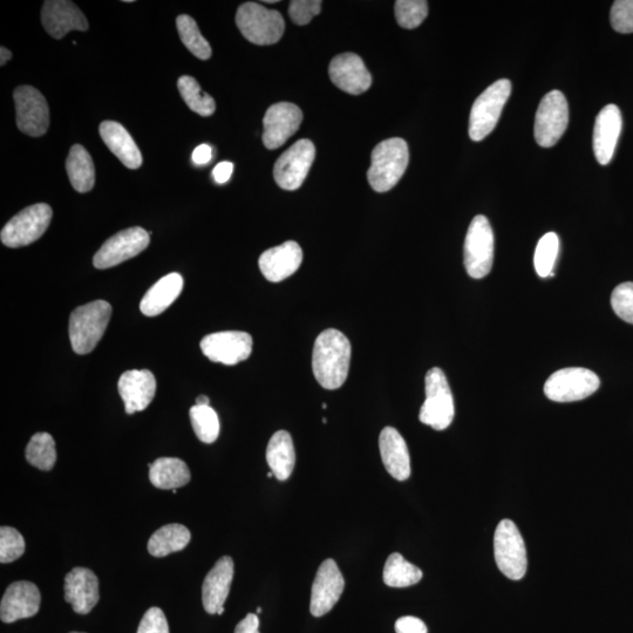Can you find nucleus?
<instances>
[{"instance_id":"1","label":"nucleus","mask_w":633,"mask_h":633,"mask_svg":"<svg viewBox=\"0 0 633 633\" xmlns=\"http://www.w3.org/2000/svg\"><path fill=\"white\" fill-rule=\"evenodd\" d=\"M352 347L344 333L325 330L313 346L312 371L325 390H338L349 376Z\"/></svg>"},{"instance_id":"2","label":"nucleus","mask_w":633,"mask_h":633,"mask_svg":"<svg viewBox=\"0 0 633 633\" xmlns=\"http://www.w3.org/2000/svg\"><path fill=\"white\" fill-rule=\"evenodd\" d=\"M410 152L404 139L392 138L380 142L371 154V167L367 172L370 186L377 193L389 192L403 178Z\"/></svg>"},{"instance_id":"3","label":"nucleus","mask_w":633,"mask_h":633,"mask_svg":"<svg viewBox=\"0 0 633 633\" xmlns=\"http://www.w3.org/2000/svg\"><path fill=\"white\" fill-rule=\"evenodd\" d=\"M112 316V306L106 301H95L79 306L70 317V340L77 355H88L104 336Z\"/></svg>"},{"instance_id":"4","label":"nucleus","mask_w":633,"mask_h":633,"mask_svg":"<svg viewBox=\"0 0 633 633\" xmlns=\"http://www.w3.org/2000/svg\"><path fill=\"white\" fill-rule=\"evenodd\" d=\"M236 25L245 39L260 46L278 43L285 31L281 13L253 2L244 3L238 8Z\"/></svg>"},{"instance_id":"5","label":"nucleus","mask_w":633,"mask_h":633,"mask_svg":"<svg viewBox=\"0 0 633 633\" xmlns=\"http://www.w3.org/2000/svg\"><path fill=\"white\" fill-rule=\"evenodd\" d=\"M426 400L421 406L419 419L422 424L435 431H444L451 426L454 415V398L444 371L434 367L425 378Z\"/></svg>"},{"instance_id":"6","label":"nucleus","mask_w":633,"mask_h":633,"mask_svg":"<svg viewBox=\"0 0 633 633\" xmlns=\"http://www.w3.org/2000/svg\"><path fill=\"white\" fill-rule=\"evenodd\" d=\"M510 93L512 83L507 79H501L489 86L475 100L469 118V136L473 141H482L494 131Z\"/></svg>"},{"instance_id":"7","label":"nucleus","mask_w":633,"mask_h":633,"mask_svg":"<svg viewBox=\"0 0 633 633\" xmlns=\"http://www.w3.org/2000/svg\"><path fill=\"white\" fill-rule=\"evenodd\" d=\"M494 556L503 575L520 581L527 573V549L519 528L512 520H502L494 535Z\"/></svg>"},{"instance_id":"8","label":"nucleus","mask_w":633,"mask_h":633,"mask_svg":"<svg viewBox=\"0 0 633 633\" xmlns=\"http://www.w3.org/2000/svg\"><path fill=\"white\" fill-rule=\"evenodd\" d=\"M494 233L486 216H475L469 226L464 250L467 274L474 279L486 277L493 268Z\"/></svg>"},{"instance_id":"9","label":"nucleus","mask_w":633,"mask_h":633,"mask_svg":"<svg viewBox=\"0 0 633 633\" xmlns=\"http://www.w3.org/2000/svg\"><path fill=\"white\" fill-rule=\"evenodd\" d=\"M597 374L583 367H569L551 374L544 394L556 403H574L592 396L600 389Z\"/></svg>"},{"instance_id":"10","label":"nucleus","mask_w":633,"mask_h":633,"mask_svg":"<svg viewBox=\"0 0 633 633\" xmlns=\"http://www.w3.org/2000/svg\"><path fill=\"white\" fill-rule=\"evenodd\" d=\"M52 217L49 204L38 203L25 208L3 228L2 243L9 248H20L38 241L50 227Z\"/></svg>"},{"instance_id":"11","label":"nucleus","mask_w":633,"mask_h":633,"mask_svg":"<svg viewBox=\"0 0 633 633\" xmlns=\"http://www.w3.org/2000/svg\"><path fill=\"white\" fill-rule=\"evenodd\" d=\"M569 124V106L560 91H551L537 108L535 119V140L544 148H550L562 138Z\"/></svg>"},{"instance_id":"12","label":"nucleus","mask_w":633,"mask_h":633,"mask_svg":"<svg viewBox=\"0 0 633 633\" xmlns=\"http://www.w3.org/2000/svg\"><path fill=\"white\" fill-rule=\"evenodd\" d=\"M315 159V145L308 139L297 141L276 161L274 178L277 185L289 192L301 188Z\"/></svg>"},{"instance_id":"13","label":"nucleus","mask_w":633,"mask_h":633,"mask_svg":"<svg viewBox=\"0 0 633 633\" xmlns=\"http://www.w3.org/2000/svg\"><path fill=\"white\" fill-rule=\"evenodd\" d=\"M140 227L120 231L102 244L93 258V265L100 270L110 269L138 256L146 250L151 237Z\"/></svg>"},{"instance_id":"14","label":"nucleus","mask_w":633,"mask_h":633,"mask_svg":"<svg viewBox=\"0 0 633 633\" xmlns=\"http://www.w3.org/2000/svg\"><path fill=\"white\" fill-rule=\"evenodd\" d=\"M13 99L19 131L33 138L43 136L50 127V108L44 95L32 86H19Z\"/></svg>"},{"instance_id":"15","label":"nucleus","mask_w":633,"mask_h":633,"mask_svg":"<svg viewBox=\"0 0 633 633\" xmlns=\"http://www.w3.org/2000/svg\"><path fill=\"white\" fill-rule=\"evenodd\" d=\"M201 350L211 362L233 366L247 360L253 352V338L247 332L211 333L201 340Z\"/></svg>"},{"instance_id":"16","label":"nucleus","mask_w":633,"mask_h":633,"mask_svg":"<svg viewBox=\"0 0 633 633\" xmlns=\"http://www.w3.org/2000/svg\"><path fill=\"white\" fill-rule=\"evenodd\" d=\"M303 121L301 108L290 102H278L268 108L263 119V144L274 151L294 136Z\"/></svg>"},{"instance_id":"17","label":"nucleus","mask_w":633,"mask_h":633,"mask_svg":"<svg viewBox=\"0 0 633 633\" xmlns=\"http://www.w3.org/2000/svg\"><path fill=\"white\" fill-rule=\"evenodd\" d=\"M345 580L337 563L326 560L317 571L312 585L310 611L312 616L322 617L330 612L343 595Z\"/></svg>"},{"instance_id":"18","label":"nucleus","mask_w":633,"mask_h":633,"mask_svg":"<svg viewBox=\"0 0 633 633\" xmlns=\"http://www.w3.org/2000/svg\"><path fill=\"white\" fill-rule=\"evenodd\" d=\"M330 79L339 90L352 95L365 93L372 85V76L362 58L355 53H343L332 59Z\"/></svg>"},{"instance_id":"19","label":"nucleus","mask_w":633,"mask_h":633,"mask_svg":"<svg viewBox=\"0 0 633 633\" xmlns=\"http://www.w3.org/2000/svg\"><path fill=\"white\" fill-rule=\"evenodd\" d=\"M42 603V595L36 584L29 581L12 583L6 589L0 603V618L4 623L36 616Z\"/></svg>"},{"instance_id":"20","label":"nucleus","mask_w":633,"mask_h":633,"mask_svg":"<svg viewBox=\"0 0 633 633\" xmlns=\"http://www.w3.org/2000/svg\"><path fill=\"white\" fill-rule=\"evenodd\" d=\"M44 29L54 39H61L71 31H87L88 22L78 6L68 0H47L42 10Z\"/></svg>"},{"instance_id":"21","label":"nucleus","mask_w":633,"mask_h":633,"mask_svg":"<svg viewBox=\"0 0 633 633\" xmlns=\"http://www.w3.org/2000/svg\"><path fill=\"white\" fill-rule=\"evenodd\" d=\"M65 601L79 615H88L99 603V580L92 570L74 568L65 577Z\"/></svg>"},{"instance_id":"22","label":"nucleus","mask_w":633,"mask_h":633,"mask_svg":"<svg viewBox=\"0 0 633 633\" xmlns=\"http://www.w3.org/2000/svg\"><path fill=\"white\" fill-rule=\"evenodd\" d=\"M303 262L301 245L288 241L278 247L271 248L258 260L261 272L269 282L278 283L294 275Z\"/></svg>"},{"instance_id":"23","label":"nucleus","mask_w":633,"mask_h":633,"mask_svg":"<svg viewBox=\"0 0 633 633\" xmlns=\"http://www.w3.org/2000/svg\"><path fill=\"white\" fill-rule=\"evenodd\" d=\"M118 389L127 414L145 411L156 393V379L148 370H131L122 373Z\"/></svg>"},{"instance_id":"24","label":"nucleus","mask_w":633,"mask_h":633,"mask_svg":"<svg viewBox=\"0 0 633 633\" xmlns=\"http://www.w3.org/2000/svg\"><path fill=\"white\" fill-rule=\"evenodd\" d=\"M622 114L616 105H608L597 115L594 128V153L598 163L607 166L622 132Z\"/></svg>"},{"instance_id":"25","label":"nucleus","mask_w":633,"mask_h":633,"mask_svg":"<svg viewBox=\"0 0 633 633\" xmlns=\"http://www.w3.org/2000/svg\"><path fill=\"white\" fill-rule=\"evenodd\" d=\"M234 578V561L229 556L221 557L204 578L202 602L209 615H217L226 603Z\"/></svg>"},{"instance_id":"26","label":"nucleus","mask_w":633,"mask_h":633,"mask_svg":"<svg viewBox=\"0 0 633 633\" xmlns=\"http://www.w3.org/2000/svg\"><path fill=\"white\" fill-rule=\"evenodd\" d=\"M379 448L386 471L398 481L411 476V458L406 441L393 427H385L380 433Z\"/></svg>"},{"instance_id":"27","label":"nucleus","mask_w":633,"mask_h":633,"mask_svg":"<svg viewBox=\"0 0 633 633\" xmlns=\"http://www.w3.org/2000/svg\"><path fill=\"white\" fill-rule=\"evenodd\" d=\"M101 139L110 151L117 156L122 165L129 169H139L142 154L131 134L117 121H104L99 127Z\"/></svg>"},{"instance_id":"28","label":"nucleus","mask_w":633,"mask_h":633,"mask_svg":"<svg viewBox=\"0 0 633 633\" xmlns=\"http://www.w3.org/2000/svg\"><path fill=\"white\" fill-rule=\"evenodd\" d=\"M183 283V277L178 272L162 277L142 298L141 312L148 317L161 315L178 299L183 290Z\"/></svg>"},{"instance_id":"29","label":"nucleus","mask_w":633,"mask_h":633,"mask_svg":"<svg viewBox=\"0 0 633 633\" xmlns=\"http://www.w3.org/2000/svg\"><path fill=\"white\" fill-rule=\"evenodd\" d=\"M267 462L278 481L288 480L296 465L294 441L287 431H278L269 441Z\"/></svg>"},{"instance_id":"30","label":"nucleus","mask_w":633,"mask_h":633,"mask_svg":"<svg viewBox=\"0 0 633 633\" xmlns=\"http://www.w3.org/2000/svg\"><path fill=\"white\" fill-rule=\"evenodd\" d=\"M149 480L159 489L174 490L186 486L192 479L185 461L178 458H160L149 464Z\"/></svg>"},{"instance_id":"31","label":"nucleus","mask_w":633,"mask_h":633,"mask_svg":"<svg viewBox=\"0 0 633 633\" xmlns=\"http://www.w3.org/2000/svg\"><path fill=\"white\" fill-rule=\"evenodd\" d=\"M66 170L71 185L78 193L91 192L95 183V168L90 153L81 145H74L66 161Z\"/></svg>"},{"instance_id":"32","label":"nucleus","mask_w":633,"mask_h":633,"mask_svg":"<svg viewBox=\"0 0 633 633\" xmlns=\"http://www.w3.org/2000/svg\"><path fill=\"white\" fill-rule=\"evenodd\" d=\"M192 534L182 524L172 523L156 530L148 541L149 554L155 557H165L185 549Z\"/></svg>"},{"instance_id":"33","label":"nucleus","mask_w":633,"mask_h":633,"mask_svg":"<svg viewBox=\"0 0 633 633\" xmlns=\"http://www.w3.org/2000/svg\"><path fill=\"white\" fill-rule=\"evenodd\" d=\"M422 571L398 553L392 554L385 563L384 582L391 588H408L421 581Z\"/></svg>"},{"instance_id":"34","label":"nucleus","mask_w":633,"mask_h":633,"mask_svg":"<svg viewBox=\"0 0 633 633\" xmlns=\"http://www.w3.org/2000/svg\"><path fill=\"white\" fill-rule=\"evenodd\" d=\"M26 460L30 465L49 472L56 465V442L49 433H37L31 438L25 452Z\"/></svg>"},{"instance_id":"35","label":"nucleus","mask_w":633,"mask_h":633,"mask_svg":"<svg viewBox=\"0 0 633 633\" xmlns=\"http://www.w3.org/2000/svg\"><path fill=\"white\" fill-rule=\"evenodd\" d=\"M178 88L190 111L206 118L215 113V100L202 91L201 86L193 77H181L178 81Z\"/></svg>"},{"instance_id":"36","label":"nucleus","mask_w":633,"mask_h":633,"mask_svg":"<svg viewBox=\"0 0 633 633\" xmlns=\"http://www.w3.org/2000/svg\"><path fill=\"white\" fill-rule=\"evenodd\" d=\"M176 27H178L179 36L183 45L194 54L196 58L208 60L213 54L211 46L207 39L197 26L195 20L188 15H181L176 18Z\"/></svg>"},{"instance_id":"37","label":"nucleus","mask_w":633,"mask_h":633,"mask_svg":"<svg viewBox=\"0 0 633 633\" xmlns=\"http://www.w3.org/2000/svg\"><path fill=\"white\" fill-rule=\"evenodd\" d=\"M189 414L196 437L204 444H213L220 435L219 415L210 406L197 405L190 408Z\"/></svg>"},{"instance_id":"38","label":"nucleus","mask_w":633,"mask_h":633,"mask_svg":"<svg viewBox=\"0 0 633 633\" xmlns=\"http://www.w3.org/2000/svg\"><path fill=\"white\" fill-rule=\"evenodd\" d=\"M560 251V240L555 233L544 235L537 244L534 265L537 275L542 278L554 276L555 263Z\"/></svg>"},{"instance_id":"39","label":"nucleus","mask_w":633,"mask_h":633,"mask_svg":"<svg viewBox=\"0 0 633 633\" xmlns=\"http://www.w3.org/2000/svg\"><path fill=\"white\" fill-rule=\"evenodd\" d=\"M396 18L403 29L413 30L424 22L428 16V3L425 0H398L396 6Z\"/></svg>"},{"instance_id":"40","label":"nucleus","mask_w":633,"mask_h":633,"mask_svg":"<svg viewBox=\"0 0 633 633\" xmlns=\"http://www.w3.org/2000/svg\"><path fill=\"white\" fill-rule=\"evenodd\" d=\"M25 553V540L17 529L0 528V562L3 564L18 560Z\"/></svg>"},{"instance_id":"41","label":"nucleus","mask_w":633,"mask_h":633,"mask_svg":"<svg viewBox=\"0 0 633 633\" xmlns=\"http://www.w3.org/2000/svg\"><path fill=\"white\" fill-rule=\"evenodd\" d=\"M611 306L624 322L633 325V283L619 284L611 295Z\"/></svg>"},{"instance_id":"42","label":"nucleus","mask_w":633,"mask_h":633,"mask_svg":"<svg viewBox=\"0 0 633 633\" xmlns=\"http://www.w3.org/2000/svg\"><path fill=\"white\" fill-rule=\"evenodd\" d=\"M610 22L619 33H633V0H617L611 8Z\"/></svg>"},{"instance_id":"43","label":"nucleus","mask_w":633,"mask_h":633,"mask_svg":"<svg viewBox=\"0 0 633 633\" xmlns=\"http://www.w3.org/2000/svg\"><path fill=\"white\" fill-rule=\"evenodd\" d=\"M321 0H292L289 16L297 25H308L322 10Z\"/></svg>"},{"instance_id":"44","label":"nucleus","mask_w":633,"mask_h":633,"mask_svg":"<svg viewBox=\"0 0 633 633\" xmlns=\"http://www.w3.org/2000/svg\"><path fill=\"white\" fill-rule=\"evenodd\" d=\"M138 633H169L167 618L160 608L149 609L141 619Z\"/></svg>"},{"instance_id":"45","label":"nucleus","mask_w":633,"mask_h":633,"mask_svg":"<svg viewBox=\"0 0 633 633\" xmlns=\"http://www.w3.org/2000/svg\"><path fill=\"white\" fill-rule=\"evenodd\" d=\"M397 633H427V626L421 619L412 616L401 617L396 623Z\"/></svg>"},{"instance_id":"46","label":"nucleus","mask_w":633,"mask_h":633,"mask_svg":"<svg viewBox=\"0 0 633 633\" xmlns=\"http://www.w3.org/2000/svg\"><path fill=\"white\" fill-rule=\"evenodd\" d=\"M233 172H234L233 163L224 161V162L219 163V165H217L214 168L213 178L216 183H219V185H223V183H227L230 180L231 175H233Z\"/></svg>"},{"instance_id":"47","label":"nucleus","mask_w":633,"mask_h":633,"mask_svg":"<svg viewBox=\"0 0 633 633\" xmlns=\"http://www.w3.org/2000/svg\"><path fill=\"white\" fill-rule=\"evenodd\" d=\"M235 633H260V619L255 614H249L237 624Z\"/></svg>"},{"instance_id":"48","label":"nucleus","mask_w":633,"mask_h":633,"mask_svg":"<svg viewBox=\"0 0 633 633\" xmlns=\"http://www.w3.org/2000/svg\"><path fill=\"white\" fill-rule=\"evenodd\" d=\"M193 162L197 166L207 165L211 160H213V148L209 145H200L195 148L192 156Z\"/></svg>"},{"instance_id":"49","label":"nucleus","mask_w":633,"mask_h":633,"mask_svg":"<svg viewBox=\"0 0 633 633\" xmlns=\"http://www.w3.org/2000/svg\"><path fill=\"white\" fill-rule=\"evenodd\" d=\"M0 56H2V58H0V65L4 66L12 58V52L2 46V49H0Z\"/></svg>"},{"instance_id":"50","label":"nucleus","mask_w":633,"mask_h":633,"mask_svg":"<svg viewBox=\"0 0 633 633\" xmlns=\"http://www.w3.org/2000/svg\"><path fill=\"white\" fill-rule=\"evenodd\" d=\"M210 399L207 396H200L196 399L197 406H209Z\"/></svg>"},{"instance_id":"51","label":"nucleus","mask_w":633,"mask_h":633,"mask_svg":"<svg viewBox=\"0 0 633 633\" xmlns=\"http://www.w3.org/2000/svg\"><path fill=\"white\" fill-rule=\"evenodd\" d=\"M261 612H262V609H261V608H258V609H257V614H261Z\"/></svg>"},{"instance_id":"52","label":"nucleus","mask_w":633,"mask_h":633,"mask_svg":"<svg viewBox=\"0 0 633 633\" xmlns=\"http://www.w3.org/2000/svg\"><path fill=\"white\" fill-rule=\"evenodd\" d=\"M322 407H323V408H324V410H325V408H328V405L323 404V405H322Z\"/></svg>"},{"instance_id":"53","label":"nucleus","mask_w":633,"mask_h":633,"mask_svg":"<svg viewBox=\"0 0 633 633\" xmlns=\"http://www.w3.org/2000/svg\"><path fill=\"white\" fill-rule=\"evenodd\" d=\"M70 633H85V632H77V631H73V632H70Z\"/></svg>"}]
</instances>
